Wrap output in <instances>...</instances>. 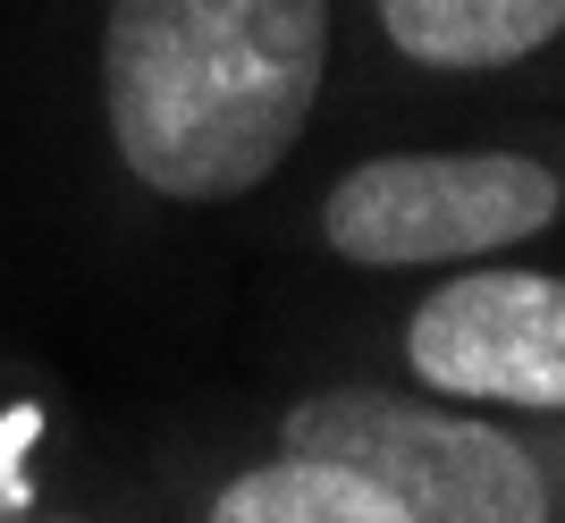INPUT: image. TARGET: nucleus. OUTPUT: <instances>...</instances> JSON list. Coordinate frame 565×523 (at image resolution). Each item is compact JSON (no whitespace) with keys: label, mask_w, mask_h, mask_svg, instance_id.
<instances>
[{"label":"nucleus","mask_w":565,"mask_h":523,"mask_svg":"<svg viewBox=\"0 0 565 523\" xmlns=\"http://www.w3.org/2000/svg\"><path fill=\"white\" fill-rule=\"evenodd\" d=\"M136 473L169 523H405V506L372 473L262 439L220 405H203L194 423H169L136 456Z\"/></svg>","instance_id":"423d86ee"},{"label":"nucleus","mask_w":565,"mask_h":523,"mask_svg":"<svg viewBox=\"0 0 565 523\" xmlns=\"http://www.w3.org/2000/svg\"><path fill=\"white\" fill-rule=\"evenodd\" d=\"M347 127V0H68L0 25V237L76 296H212Z\"/></svg>","instance_id":"f257e3e1"},{"label":"nucleus","mask_w":565,"mask_h":523,"mask_svg":"<svg viewBox=\"0 0 565 523\" xmlns=\"http://www.w3.org/2000/svg\"><path fill=\"white\" fill-rule=\"evenodd\" d=\"M330 363H363L423 397L565 423V270L541 254L456 262L430 279L363 287Z\"/></svg>","instance_id":"20e7f679"},{"label":"nucleus","mask_w":565,"mask_h":523,"mask_svg":"<svg viewBox=\"0 0 565 523\" xmlns=\"http://www.w3.org/2000/svg\"><path fill=\"white\" fill-rule=\"evenodd\" d=\"M220 414L372 473L405 506V523H565V423L448 405L330 355L245 381L220 397Z\"/></svg>","instance_id":"7ed1b4c3"},{"label":"nucleus","mask_w":565,"mask_h":523,"mask_svg":"<svg viewBox=\"0 0 565 523\" xmlns=\"http://www.w3.org/2000/svg\"><path fill=\"white\" fill-rule=\"evenodd\" d=\"M565 245V110H423L338 127L279 203L262 262L388 287Z\"/></svg>","instance_id":"f03ea898"},{"label":"nucleus","mask_w":565,"mask_h":523,"mask_svg":"<svg viewBox=\"0 0 565 523\" xmlns=\"http://www.w3.org/2000/svg\"><path fill=\"white\" fill-rule=\"evenodd\" d=\"M0 523H169L143 490V473L127 481H68V490H51V499H25L9 506Z\"/></svg>","instance_id":"0eeeda50"},{"label":"nucleus","mask_w":565,"mask_h":523,"mask_svg":"<svg viewBox=\"0 0 565 523\" xmlns=\"http://www.w3.org/2000/svg\"><path fill=\"white\" fill-rule=\"evenodd\" d=\"M565 110V0H347V127Z\"/></svg>","instance_id":"39448f33"}]
</instances>
